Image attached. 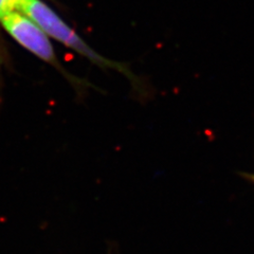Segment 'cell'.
Returning a JSON list of instances; mask_svg holds the SVG:
<instances>
[{
	"label": "cell",
	"mask_w": 254,
	"mask_h": 254,
	"mask_svg": "<svg viewBox=\"0 0 254 254\" xmlns=\"http://www.w3.org/2000/svg\"><path fill=\"white\" fill-rule=\"evenodd\" d=\"M18 11L26 14L49 37H52L62 45L73 50L78 55L94 64L95 66L103 69L115 70L117 72L124 74L132 84H136L138 88V77L134 76L129 68L121 63L104 58L92 49L68 23L60 17V15L42 0H18Z\"/></svg>",
	"instance_id": "6da1fadb"
},
{
	"label": "cell",
	"mask_w": 254,
	"mask_h": 254,
	"mask_svg": "<svg viewBox=\"0 0 254 254\" xmlns=\"http://www.w3.org/2000/svg\"><path fill=\"white\" fill-rule=\"evenodd\" d=\"M0 22L16 43L37 59L60 70L61 73L67 77L69 82L76 84L77 87L82 86L78 83L77 77L69 74L61 65L49 36L26 14L20 11H15L5 15L0 19Z\"/></svg>",
	"instance_id": "7a4b0ae2"
},
{
	"label": "cell",
	"mask_w": 254,
	"mask_h": 254,
	"mask_svg": "<svg viewBox=\"0 0 254 254\" xmlns=\"http://www.w3.org/2000/svg\"><path fill=\"white\" fill-rule=\"evenodd\" d=\"M15 11H18V0H0V19Z\"/></svg>",
	"instance_id": "3957f363"
},
{
	"label": "cell",
	"mask_w": 254,
	"mask_h": 254,
	"mask_svg": "<svg viewBox=\"0 0 254 254\" xmlns=\"http://www.w3.org/2000/svg\"><path fill=\"white\" fill-rule=\"evenodd\" d=\"M245 178H247L248 180H251L252 182H254V174H244Z\"/></svg>",
	"instance_id": "277c9868"
}]
</instances>
